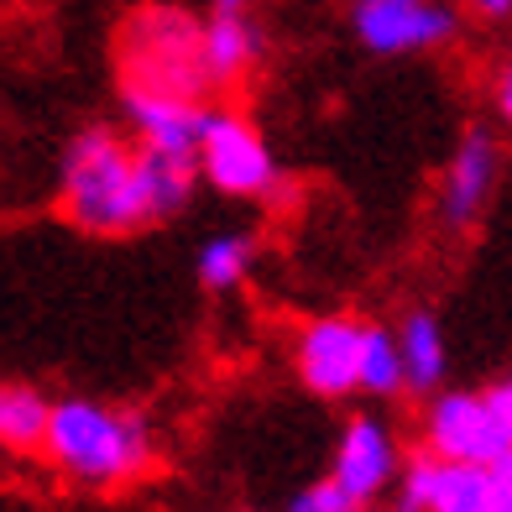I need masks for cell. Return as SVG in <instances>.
<instances>
[{
  "label": "cell",
  "instance_id": "obj_20",
  "mask_svg": "<svg viewBox=\"0 0 512 512\" xmlns=\"http://www.w3.org/2000/svg\"><path fill=\"white\" fill-rule=\"evenodd\" d=\"M497 110L502 115L512 110V74H507V68H502V79H497Z\"/></svg>",
  "mask_w": 512,
  "mask_h": 512
},
{
  "label": "cell",
  "instance_id": "obj_7",
  "mask_svg": "<svg viewBox=\"0 0 512 512\" xmlns=\"http://www.w3.org/2000/svg\"><path fill=\"white\" fill-rule=\"evenodd\" d=\"M351 27L366 53L377 58H403V53H429L445 48L460 32V16L445 0H356Z\"/></svg>",
  "mask_w": 512,
  "mask_h": 512
},
{
  "label": "cell",
  "instance_id": "obj_4",
  "mask_svg": "<svg viewBox=\"0 0 512 512\" xmlns=\"http://www.w3.org/2000/svg\"><path fill=\"white\" fill-rule=\"evenodd\" d=\"M392 486H398L392 512H512V455L476 465L424 450L398 465Z\"/></svg>",
  "mask_w": 512,
  "mask_h": 512
},
{
  "label": "cell",
  "instance_id": "obj_5",
  "mask_svg": "<svg viewBox=\"0 0 512 512\" xmlns=\"http://www.w3.org/2000/svg\"><path fill=\"white\" fill-rule=\"evenodd\" d=\"M424 445L439 460L492 465L512 455V387L492 382L481 392H439L424 413Z\"/></svg>",
  "mask_w": 512,
  "mask_h": 512
},
{
  "label": "cell",
  "instance_id": "obj_3",
  "mask_svg": "<svg viewBox=\"0 0 512 512\" xmlns=\"http://www.w3.org/2000/svg\"><path fill=\"white\" fill-rule=\"evenodd\" d=\"M121 89L209 100V74L199 58V21L173 6H147L121 32Z\"/></svg>",
  "mask_w": 512,
  "mask_h": 512
},
{
  "label": "cell",
  "instance_id": "obj_15",
  "mask_svg": "<svg viewBox=\"0 0 512 512\" xmlns=\"http://www.w3.org/2000/svg\"><path fill=\"white\" fill-rule=\"evenodd\" d=\"M48 398L27 382H0V450L32 455L42 450V434H48Z\"/></svg>",
  "mask_w": 512,
  "mask_h": 512
},
{
  "label": "cell",
  "instance_id": "obj_8",
  "mask_svg": "<svg viewBox=\"0 0 512 512\" xmlns=\"http://www.w3.org/2000/svg\"><path fill=\"white\" fill-rule=\"evenodd\" d=\"M502 178V142L492 126H471L460 131V142L445 162V183H439V215H445L450 230H471L486 204L497 194Z\"/></svg>",
  "mask_w": 512,
  "mask_h": 512
},
{
  "label": "cell",
  "instance_id": "obj_16",
  "mask_svg": "<svg viewBox=\"0 0 512 512\" xmlns=\"http://www.w3.org/2000/svg\"><path fill=\"white\" fill-rule=\"evenodd\" d=\"M356 392H377V398H398V392H403V361H398V340H392V330H382V324H361Z\"/></svg>",
  "mask_w": 512,
  "mask_h": 512
},
{
  "label": "cell",
  "instance_id": "obj_13",
  "mask_svg": "<svg viewBox=\"0 0 512 512\" xmlns=\"http://www.w3.org/2000/svg\"><path fill=\"white\" fill-rule=\"evenodd\" d=\"M392 340H398V361H403V392H434L445 382V366H450L445 330H439V319L429 309L408 314Z\"/></svg>",
  "mask_w": 512,
  "mask_h": 512
},
{
  "label": "cell",
  "instance_id": "obj_18",
  "mask_svg": "<svg viewBox=\"0 0 512 512\" xmlns=\"http://www.w3.org/2000/svg\"><path fill=\"white\" fill-rule=\"evenodd\" d=\"M288 512H361V502H351L340 492V486L324 476V481H314V486H304L293 502H288Z\"/></svg>",
  "mask_w": 512,
  "mask_h": 512
},
{
  "label": "cell",
  "instance_id": "obj_11",
  "mask_svg": "<svg viewBox=\"0 0 512 512\" xmlns=\"http://www.w3.org/2000/svg\"><path fill=\"white\" fill-rule=\"evenodd\" d=\"M126 100V121L136 126V142L157 147V152H189L209 121V100H189V95H157V89H121Z\"/></svg>",
  "mask_w": 512,
  "mask_h": 512
},
{
  "label": "cell",
  "instance_id": "obj_9",
  "mask_svg": "<svg viewBox=\"0 0 512 512\" xmlns=\"http://www.w3.org/2000/svg\"><path fill=\"white\" fill-rule=\"evenodd\" d=\"M298 382L314 398H351L356 392V361H361V319L324 314L298 330Z\"/></svg>",
  "mask_w": 512,
  "mask_h": 512
},
{
  "label": "cell",
  "instance_id": "obj_21",
  "mask_svg": "<svg viewBox=\"0 0 512 512\" xmlns=\"http://www.w3.org/2000/svg\"><path fill=\"white\" fill-rule=\"evenodd\" d=\"M209 6H215V11H246L251 0H209Z\"/></svg>",
  "mask_w": 512,
  "mask_h": 512
},
{
  "label": "cell",
  "instance_id": "obj_2",
  "mask_svg": "<svg viewBox=\"0 0 512 512\" xmlns=\"http://www.w3.org/2000/svg\"><path fill=\"white\" fill-rule=\"evenodd\" d=\"M63 215L89 236H136L157 225L142 189V152L121 131L89 126L63 152Z\"/></svg>",
  "mask_w": 512,
  "mask_h": 512
},
{
  "label": "cell",
  "instance_id": "obj_1",
  "mask_svg": "<svg viewBox=\"0 0 512 512\" xmlns=\"http://www.w3.org/2000/svg\"><path fill=\"white\" fill-rule=\"evenodd\" d=\"M42 450L58 471L89 486V492H115V486L142 481L157 465L152 424L131 408H110L95 398H63L48 408V434Z\"/></svg>",
  "mask_w": 512,
  "mask_h": 512
},
{
  "label": "cell",
  "instance_id": "obj_6",
  "mask_svg": "<svg viewBox=\"0 0 512 512\" xmlns=\"http://www.w3.org/2000/svg\"><path fill=\"white\" fill-rule=\"evenodd\" d=\"M194 168L199 178H209V189L230 199H267L283 183V168H277V152L267 147V136L236 110H209L194 142Z\"/></svg>",
  "mask_w": 512,
  "mask_h": 512
},
{
  "label": "cell",
  "instance_id": "obj_10",
  "mask_svg": "<svg viewBox=\"0 0 512 512\" xmlns=\"http://www.w3.org/2000/svg\"><path fill=\"white\" fill-rule=\"evenodd\" d=\"M398 439H392V429L382 424V418L371 413H356L351 424H345L340 445H335V465H330V481L340 486L351 502H377L392 481H398Z\"/></svg>",
  "mask_w": 512,
  "mask_h": 512
},
{
  "label": "cell",
  "instance_id": "obj_17",
  "mask_svg": "<svg viewBox=\"0 0 512 512\" xmlns=\"http://www.w3.org/2000/svg\"><path fill=\"white\" fill-rule=\"evenodd\" d=\"M256 262V241L241 236V230H225V236H209L199 246V283L215 288V293H230L246 283V272Z\"/></svg>",
  "mask_w": 512,
  "mask_h": 512
},
{
  "label": "cell",
  "instance_id": "obj_19",
  "mask_svg": "<svg viewBox=\"0 0 512 512\" xmlns=\"http://www.w3.org/2000/svg\"><path fill=\"white\" fill-rule=\"evenodd\" d=\"M471 11H476V16H486V21H507L512 0H471Z\"/></svg>",
  "mask_w": 512,
  "mask_h": 512
},
{
  "label": "cell",
  "instance_id": "obj_12",
  "mask_svg": "<svg viewBox=\"0 0 512 512\" xmlns=\"http://www.w3.org/2000/svg\"><path fill=\"white\" fill-rule=\"evenodd\" d=\"M199 58L209 84H236L262 58V27L246 11H215L209 21H199Z\"/></svg>",
  "mask_w": 512,
  "mask_h": 512
},
{
  "label": "cell",
  "instance_id": "obj_14",
  "mask_svg": "<svg viewBox=\"0 0 512 512\" xmlns=\"http://www.w3.org/2000/svg\"><path fill=\"white\" fill-rule=\"evenodd\" d=\"M142 189H147V204H152V220H168L189 204L194 183H199V168L189 152H157V147H142Z\"/></svg>",
  "mask_w": 512,
  "mask_h": 512
}]
</instances>
